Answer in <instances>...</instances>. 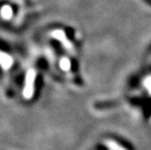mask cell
Here are the masks:
<instances>
[{"mask_svg":"<svg viewBox=\"0 0 151 150\" xmlns=\"http://www.w3.org/2000/svg\"><path fill=\"white\" fill-rule=\"evenodd\" d=\"M35 76H36V73H35L34 70L31 69L27 72V78H25V87L24 91V95L25 98H30L32 97Z\"/></svg>","mask_w":151,"mask_h":150,"instance_id":"obj_1","label":"cell"},{"mask_svg":"<svg viewBox=\"0 0 151 150\" xmlns=\"http://www.w3.org/2000/svg\"><path fill=\"white\" fill-rule=\"evenodd\" d=\"M52 36L54 38H56L57 40H59L60 42H62L63 43V45L65 46V48L68 51H72L73 50V46H72V44L69 42L68 40L66 39V37H65V33L63 32V30H60V29H57V30H55L52 32Z\"/></svg>","mask_w":151,"mask_h":150,"instance_id":"obj_2","label":"cell"},{"mask_svg":"<svg viewBox=\"0 0 151 150\" xmlns=\"http://www.w3.org/2000/svg\"><path fill=\"white\" fill-rule=\"evenodd\" d=\"M13 62V60L5 54H0V63L4 68H9Z\"/></svg>","mask_w":151,"mask_h":150,"instance_id":"obj_3","label":"cell"},{"mask_svg":"<svg viewBox=\"0 0 151 150\" xmlns=\"http://www.w3.org/2000/svg\"><path fill=\"white\" fill-rule=\"evenodd\" d=\"M105 145H107L108 147L112 150H126L124 147L119 145L117 142L113 141V140H106V141H105Z\"/></svg>","mask_w":151,"mask_h":150,"instance_id":"obj_4","label":"cell"},{"mask_svg":"<svg viewBox=\"0 0 151 150\" xmlns=\"http://www.w3.org/2000/svg\"><path fill=\"white\" fill-rule=\"evenodd\" d=\"M60 68H62L63 70H65V71H68V70L70 69L69 60L67 58H63L60 62Z\"/></svg>","mask_w":151,"mask_h":150,"instance_id":"obj_5","label":"cell"},{"mask_svg":"<svg viewBox=\"0 0 151 150\" xmlns=\"http://www.w3.org/2000/svg\"><path fill=\"white\" fill-rule=\"evenodd\" d=\"M1 14L3 16V18H5L8 20V19H10L12 17V9L9 7V6H5V7L2 8Z\"/></svg>","mask_w":151,"mask_h":150,"instance_id":"obj_6","label":"cell"},{"mask_svg":"<svg viewBox=\"0 0 151 150\" xmlns=\"http://www.w3.org/2000/svg\"><path fill=\"white\" fill-rule=\"evenodd\" d=\"M144 85L146 86L147 90H148L149 93L151 94V77H149V78H147V79H146V80H145V83H144Z\"/></svg>","mask_w":151,"mask_h":150,"instance_id":"obj_7","label":"cell"}]
</instances>
